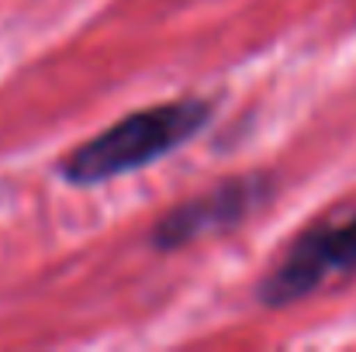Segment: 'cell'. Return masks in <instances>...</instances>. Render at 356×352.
<instances>
[{"mask_svg": "<svg viewBox=\"0 0 356 352\" xmlns=\"http://www.w3.org/2000/svg\"><path fill=\"white\" fill-rule=\"evenodd\" d=\"M211 115L215 104L204 97L163 101L156 108L131 111L115 124H108L101 135L76 145L59 162V173L73 187H101L108 180L145 169L163 156L184 149L191 138H197L208 128Z\"/></svg>", "mask_w": 356, "mask_h": 352, "instance_id": "obj_1", "label": "cell"}, {"mask_svg": "<svg viewBox=\"0 0 356 352\" xmlns=\"http://www.w3.org/2000/svg\"><path fill=\"white\" fill-rule=\"evenodd\" d=\"M346 276H356V211L294 235L287 252L256 283V301L263 308H291Z\"/></svg>", "mask_w": 356, "mask_h": 352, "instance_id": "obj_2", "label": "cell"}, {"mask_svg": "<svg viewBox=\"0 0 356 352\" xmlns=\"http://www.w3.org/2000/svg\"><path fill=\"white\" fill-rule=\"evenodd\" d=\"M273 197V176L266 173H242L215 183L204 194H194L191 201L170 208L149 232V245L156 252H177L194 245L197 238L229 232L242 225L249 215H256Z\"/></svg>", "mask_w": 356, "mask_h": 352, "instance_id": "obj_3", "label": "cell"}]
</instances>
